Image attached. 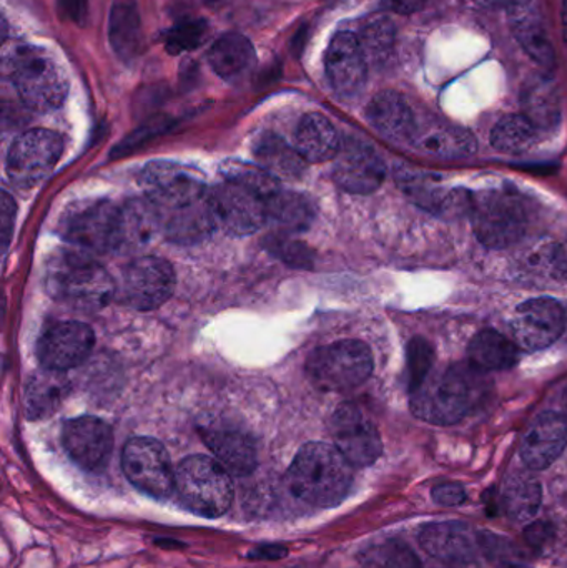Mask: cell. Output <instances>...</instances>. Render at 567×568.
Instances as JSON below:
<instances>
[{"mask_svg": "<svg viewBox=\"0 0 567 568\" xmlns=\"http://www.w3.org/2000/svg\"><path fill=\"white\" fill-rule=\"evenodd\" d=\"M146 202L170 242L195 245L216 229L212 190L199 173L175 163H152L142 173Z\"/></svg>", "mask_w": 567, "mask_h": 568, "instance_id": "1", "label": "cell"}, {"mask_svg": "<svg viewBox=\"0 0 567 568\" xmlns=\"http://www.w3.org/2000/svg\"><path fill=\"white\" fill-rule=\"evenodd\" d=\"M279 180L246 163H225L223 180L212 189L216 229L230 236H249L269 222V202L280 192Z\"/></svg>", "mask_w": 567, "mask_h": 568, "instance_id": "2", "label": "cell"}, {"mask_svg": "<svg viewBox=\"0 0 567 568\" xmlns=\"http://www.w3.org/2000/svg\"><path fill=\"white\" fill-rule=\"evenodd\" d=\"M353 484V466L325 443L303 446L286 473V486L296 499L316 507L338 506Z\"/></svg>", "mask_w": 567, "mask_h": 568, "instance_id": "3", "label": "cell"}, {"mask_svg": "<svg viewBox=\"0 0 567 568\" xmlns=\"http://www.w3.org/2000/svg\"><path fill=\"white\" fill-rule=\"evenodd\" d=\"M479 371L453 366L433 371L412 393V410L418 419L435 426H452L472 413L482 396Z\"/></svg>", "mask_w": 567, "mask_h": 568, "instance_id": "4", "label": "cell"}, {"mask_svg": "<svg viewBox=\"0 0 567 568\" xmlns=\"http://www.w3.org/2000/svg\"><path fill=\"white\" fill-rule=\"evenodd\" d=\"M45 287L59 303L82 311H99L115 296L112 276L85 253L62 252L50 258Z\"/></svg>", "mask_w": 567, "mask_h": 568, "instance_id": "5", "label": "cell"}, {"mask_svg": "<svg viewBox=\"0 0 567 568\" xmlns=\"http://www.w3.org/2000/svg\"><path fill=\"white\" fill-rule=\"evenodd\" d=\"M9 67L13 85L27 109L47 113L60 109L65 102L69 80L47 50L19 47L10 55Z\"/></svg>", "mask_w": 567, "mask_h": 568, "instance_id": "6", "label": "cell"}, {"mask_svg": "<svg viewBox=\"0 0 567 568\" xmlns=\"http://www.w3.org/2000/svg\"><path fill=\"white\" fill-rule=\"evenodd\" d=\"M472 225L483 245L506 248L515 245L529 225L528 206L515 189H489L473 195Z\"/></svg>", "mask_w": 567, "mask_h": 568, "instance_id": "7", "label": "cell"}, {"mask_svg": "<svg viewBox=\"0 0 567 568\" xmlns=\"http://www.w3.org/2000/svg\"><path fill=\"white\" fill-rule=\"evenodd\" d=\"M175 490L193 514L216 519L232 507V477L216 459L190 456L175 469Z\"/></svg>", "mask_w": 567, "mask_h": 568, "instance_id": "8", "label": "cell"}, {"mask_svg": "<svg viewBox=\"0 0 567 568\" xmlns=\"http://www.w3.org/2000/svg\"><path fill=\"white\" fill-rule=\"evenodd\" d=\"M310 379L323 390H350L362 386L373 373L372 349L363 341H336L310 356Z\"/></svg>", "mask_w": 567, "mask_h": 568, "instance_id": "9", "label": "cell"}, {"mask_svg": "<svg viewBox=\"0 0 567 568\" xmlns=\"http://www.w3.org/2000/svg\"><path fill=\"white\" fill-rule=\"evenodd\" d=\"M65 242L90 253H107L122 246V206L92 200L72 206L60 220Z\"/></svg>", "mask_w": 567, "mask_h": 568, "instance_id": "10", "label": "cell"}, {"mask_svg": "<svg viewBox=\"0 0 567 568\" xmlns=\"http://www.w3.org/2000/svg\"><path fill=\"white\" fill-rule=\"evenodd\" d=\"M126 479L153 499H169L175 490V470L165 446L153 437H133L123 447Z\"/></svg>", "mask_w": 567, "mask_h": 568, "instance_id": "11", "label": "cell"}, {"mask_svg": "<svg viewBox=\"0 0 567 568\" xmlns=\"http://www.w3.org/2000/svg\"><path fill=\"white\" fill-rule=\"evenodd\" d=\"M63 153V139L57 132L33 129L22 133L7 155V175L12 185L32 189L47 179Z\"/></svg>", "mask_w": 567, "mask_h": 568, "instance_id": "12", "label": "cell"}, {"mask_svg": "<svg viewBox=\"0 0 567 568\" xmlns=\"http://www.w3.org/2000/svg\"><path fill=\"white\" fill-rule=\"evenodd\" d=\"M175 290V272L166 260L140 256L123 270L120 297L136 311H153L165 304Z\"/></svg>", "mask_w": 567, "mask_h": 568, "instance_id": "13", "label": "cell"}, {"mask_svg": "<svg viewBox=\"0 0 567 568\" xmlns=\"http://www.w3.org/2000/svg\"><path fill=\"white\" fill-rule=\"evenodd\" d=\"M566 311L553 297H535L519 304L509 321L513 341L519 349L541 351L565 334Z\"/></svg>", "mask_w": 567, "mask_h": 568, "instance_id": "14", "label": "cell"}, {"mask_svg": "<svg viewBox=\"0 0 567 568\" xmlns=\"http://www.w3.org/2000/svg\"><path fill=\"white\" fill-rule=\"evenodd\" d=\"M333 446L353 467H368L383 453L382 436L375 424L356 404L343 403L332 417Z\"/></svg>", "mask_w": 567, "mask_h": 568, "instance_id": "15", "label": "cell"}, {"mask_svg": "<svg viewBox=\"0 0 567 568\" xmlns=\"http://www.w3.org/2000/svg\"><path fill=\"white\" fill-rule=\"evenodd\" d=\"M95 346V334L80 321H60L43 331L39 339L40 363L45 369L65 371L82 364Z\"/></svg>", "mask_w": 567, "mask_h": 568, "instance_id": "16", "label": "cell"}, {"mask_svg": "<svg viewBox=\"0 0 567 568\" xmlns=\"http://www.w3.org/2000/svg\"><path fill=\"white\" fill-rule=\"evenodd\" d=\"M62 443L70 459L85 470L107 466L113 450V433L99 417L82 416L67 420Z\"/></svg>", "mask_w": 567, "mask_h": 568, "instance_id": "17", "label": "cell"}, {"mask_svg": "<svg viewBox=\"0 0 567 568\" xmlns=\"http://www.w3.org/2000/svg\"><path fill=\"white\" fill-rule=\"evenodd\" d=\"M325 69L333 90L343 99H352L365 89L368 60L355 33L340 32L333 37L326 50Z\"/></svg>", "mask_w": 567, "mask_h": 568, "instance_id": "18", "label": "cell"}, {"mask_svg": "<svg viewBox=\"0 0 567 568\" xmlns=\"http://www.w3.org/2000/svg\"><path fill=\"white\" fill-rule=\"evenodd\" d=\"M333 179L345 192L369 195L385 182L386 166L375 150L362 143H350L336 156Z\"/></svg>", "mask_w": 567, "mask_h": 568, "instance_id": "19", "label": "cell"}, {"mask_svg": "<svg viewBox=\"0 0 567 568\" xmlns=\"http://www.w3.org/2000/svg\"><path fill=\"white\" fill-rule=\"evenodd\" d=\"M567 446V423L558 413H543L535 417L523 437V463L531 470H545L556 463Z\"/></svg>", "mask_w": 567, "mask_h": 568, "instance_id": "20", "label": "cell"}, {"mask_svg": "<svg viewBox=\"0 0 567 568\" xmlns=\"http://www.w3.org/2000/svg\"><path fill=\"white\" fill-rule=\"evenodd\" d=\"M419 544L435 559L466 564L475 557L476 539L472 527L463 523H438L423 527Z\"/></svg>", "mask_w": 567, "mask_h": 568, "instance_id": "21", "label": "cell"}, {"mask_svg": "<svg viewBox=\"0 0 567 568\" xmlns=\"http://www.w3.org/2000/svg\"><path fill=\"white\" fill-rule=\"evenodd\" d=\"M366 116L369 123L388 140L405 142V140H413L415 135V115L402 93L393 90L379 92L369 102Z\"/></svg>", "mask_w": 567, "mask_h": 568, "instance_id": "22", "label": "cell"}, {"mask_svg": "<svg viewBox=\"0 0 567 568\" xmlns=\"http://www.w3.org/2000/svg\"><path fill=\"white\" fill-rule=\"evenodd\" d=\"M70 393V383L62 371H39L26 384L23 407L30 420H42L59 410Z\"/></svg>", "mask_w": 567, "mask_h": 568, "instance_id": "23", "label": "cell"}, {"mask_svg": "<svg viewBox=\"0 0 567 568\" xmlns=\"http://www.w3.org/2000/svg\"><path fill=\"white\" fill-rule=\"evenodd\" d=\"M203 439L215 459L235 476H249L256 467V449L246 434L232 429L203 430Z\"/></svg>", "mask_w": 567, "mask_h": 568, "instance_id": "24", "label": "cell"}, {"mask_svg": "<svg viewBox=\"0 0 567 568\" xmlns=\"http://www.w3.org/2000/svg\"><path fill=\"white\" fill-rule=\"evenodd\" d=\"M295 149L306 163H322L338 156L342 142L335 126L326 116L308 113L296 129Z\"/></svg>", "mask_w": 567, "mask_h": 568, "instance_id": "25", "label": "cell"}, {"mask_svg": "<svg viewBox=\"0 0 567 568\" xmlns=\"http://www.w3.org/2000/svg\"><path fill=\"white\" fill-rule=\"evenodd\" d=\"M109 40L123 62H132L142 50V22L136 0H113L109 17Z\"/></svg>", "mask_w": 567, "mask_h": 568, "instance_id": "26", "label": "cell"}, {"mask_svg": "<svg viewBox=\"0 0 567 568\" xmlns=\"http://www.w3.org/2000/svg\"><path fill=\"white\" fill-rule=\"evenodd\" d=\"M256 165L265 170L275 180H300L305 175L306 162L295 146L286 143L282 136L265 133L255 143Z\"/></svg>", "mask_w": 567, "mask_h": 568, "instance_id": "27", "label": "cell"}, {"mask_svg": "<svg viewBox=\"0 0 567 568\" xmlns=\"http://www.w3.org/2000/svg\"><path fill=\"white\" fill-rule=\"evenodd\" d=\"M412 142L426 155L445 160L468 159L478 149L475 136L468 130L453 125L429 126L425 132H415Z\"/></svg>", "mask_w": 567, "mask_h": 568, "instance_id": "28", "label": "cell"}, {"mask_svg": "<svg viewBox=\"0 0 567 568\" xmlns=\"http://www.w3.org/2000/svg\"><path fill=\"white\" fill-rule=\"evenodd\" d=\"M469 366L479 373L512 369L519 359V346L498 331L486 329L473 337L468 347Z\"/></svg>", "mask_w": 567, "mask_h": 568, "instance_id": "29", "label": "cell"}, {"mask_svg": "<svg viewBox=\"0 0 567 568\" xmlns=\"http://www.w3.org/2000/svg\"><path fill=\"white\" fill-rule=\"evenodd\" d=\"M209 62L216 75L222 79H240L255 67L256 53L245 36L226 33L213 43L209 52Z\"/></svg>", "mask_w": 567, "mask_h": 568, "instance_id": "30", "label": "cell"}, {"mask_svg": "<svg viewBox=\"0 0 567 568\" xmlns=\"http://www.w3.org/2000/svg\"><path fill=\"white\" fill-rule=\"evenodd\" d=\"M541 484L531 474L518 473L506 480L503 489V506L509 519L529 523L538 516L541 507Z\"/></svg>", "mask_w": 567, "mask_h": 568, "instance_id": "31", "label": "cell"}, {"mask_svg": "<svg viewBox=\"0 0 567 568\" xmlns=\"http://www.w3.org/2000/svg\"><path fill=\"white\" fill-rule=\"evenodd\" d=\"M528 7L529 6L513 10V12H515L513 32H515L516 39L522 43L525 52L528 53L536 63L551 69L556 62L555 49H553L551 40H549L548 32H546L541 20H539L536 13L528 12Z\"/></svg>", "mask_w": 567, "mask_h": 568, "instance_id": "32", "label": "cell"}, {"mask_svg": "<svg viewBox=\"0 0 567 568\" xmlns=\"http://www.w3.org/2000/svg\"><path fill=\"white\" fill-rule=\"evenodd\" d=\"M160 232L155 213L145 200H133L122 205V246L120 250H136Z\"/></svg>", "mask_w": 567, "mask_h": 568, "instance_id": "33", "label": "cell"}, {"mask_svg": "<svg viewBox=\"0 0 567 568\" xmlns=\"http://www.w3.org/2000/svg\"><path fill=\"white\" fill-rule=\"evenodd\" d=\"M315 210L308 199L298 193L276 192L269 202V222L290 232H303L312 225Z\"/></svg>", "mask_w": 567, "mask_h": 568, "instance_id": "34", "label": "cell"}, {"mask_svg": "<svg viewBox=\"0 0 567 568\" xmlns=\"http://www.w3.org/2000/svg\"><path fill=\"white\" fill-rule=\"evenodd\" d=\"M538 139V129L526 115H508L496 123L492 145L503 153L528 152Z\"/></svg>", "mask_w": 567, "mask_h": 568, "instance_id": "35", "label": "cell"}, {"mask_svg": "<svg viewBox=\"0 0 567 568\" xmlns=\"http://www.w3.org/2000/svg\"><path fill=\"white\" fill-rule=\"evenodd\" d=\"M396 30L392 20L386 17H376L369 20L360 33V43L369 63H383L388 59L395 45Z\"/></svg>", "mask_w": 567, "mask_h": 568, "instance_id": "36", "label": "cell"}, {"mask_svg": "<svg viewBox=\"0 0 567 568\" xmlns=\"http://www.w3.org/2000/svg\"><path fill=\"white\" fill-rule=\"evenodd\" d=\"M525 115L535 123L536 129H551L559 120V102L555 90L538 87L525 99Z\"/></svg>", "mask_w": 567, "mask_h": 568, "instance_id": "37", "label": "cell"}, {"mask_svg": "<svg viewBox=\"0 0 567 568\" xmlns=\"http://www.w3.org/2000/svg\"><path fill=\"white\" fill-rule=\"evenodd\" d=\"M209 36V23L206 20H185L179 23L175 29L170 30L166 36V50L173 55H179L182 52H190L205 42Z\"/></svg>", "mask_w": 567, "mask_h": 568, "instance_id": "38", "label": "cell"}, {"mask_svg": "<svg viewBox=\"0 0 567 568\" xmlns=\"http://www.w3.org/2000/svg\"><path fill=\"white\" fill-rule=\"evenodd\" d=\"M435 351L425 337H415L408 344L409 393L418 389L432 374Z\"/></svg>", "mask_w": 567, "mask_h": 568, "instance_id": "39", "label": "cell"}, {"mask_svg": "<svg viewBox=\"0 0 567 568\" xmlns=\"http://www.w3.org/2000/svg\"><path fill=\"white\" fill-rule=\"evenodd\" d=\"M433 500L439 506L456 507L462 506L466 500V490L462 484L448 483L433 489Z\"/></svg>", "mask_w": 567, "mask_h": 568, "instance_id": "40", "label": "cell"}, {"mask_svg": "<svg viewBox=\"0 0 567 568\" xmlns=\"http://www.w3.org/2000/svg\"><path fill=\"white\" fill-rule=\"evenodd\" d=\"M63 12L77 26H85L89 19V0H60Z\"/></svg>", "mask_w": 567, "mask_h": 568, "instance_id": "41", "label": "cell"}, {"mask_svg": "<svg viewBox=\"0 0 567 568\" xmlns=\"http://www.w3.org/2000/svg\"><path fill=\"white\" fill-rule=\"evenodd\" d=\"M13 216H16V202L9 193H2V245L9 246L10 233H12Z\"/></svg>", "mask_w": 567, "mask_h": 568, "instance_id": "42", "label": "cell"}, {"mask_svg": "<svg viewBox=\"0 0 567 568\" xmlns=\"http://www.w3.org/2000/svg\"><path fill=\"white\" fill-rule=\"evenodd\" d=\"M551 268L556 280L567 283V240L553 253Z\"/></svg>", "mask_w": 567, "mask_h": 568, "instance_id": "43", "label": "cell"}, {"mask_svg": "<svg viewBox=\"0 0 567 568\" xmlns=\"http://www.w3.org/2000/svg\"><path fill=\"white\" fill-rule=\"evenodd\" d=\"M426 2L428 0H383V6L392 12L409 16L422 10Z\"/></svg>", "mask_w": 567, "mask_h": 568, "instance_id": "44", "label": "cell"}, {"mask_svg": "<svg viewBox=\"0 0 567 568\" xmlns=\"http://www.w3.org/2000/svg\"><path fill=\"white\" fill-rule=\"evenodd\" d=\"M386 568H422L415 554L408 549H399L389 557Z\"/></svg>", "mask_w": 567, "mask_h": 568, "instance_id": "45", "label": "cell"}, {"mask_svg": "<svg viewBox=\"0 0 567 568\" xmlns=\"http://www.w3.org/2000/svg\"><path fill=\"white\" fill-rule=\"evenodd\" d=\"M475 2L483 7H493V9H509L513 12V10L529 6L531 0H475Z\"/></svg>", "mask_w": 567, "mask_h": 568, "instance_id": "46", "label": "cell"}, {"mask_svg": "<svg viewBox=\"0 0 567 568\" xmlns=\"http://www.w3.org/2000/svg\"><path fill=\"white\" fill-rule=\"evenodd\" d=\"M272 552L286 554V549H282V547L275 546L263 547V549L260 550V554H255V557H253V559H273V557L270 556V554Z\"/></svg>", "mask_w": 567, "mask_h": 568, "instance_id": "47", "label": "cell"}, {"mask_svg": "<svg viewBox=\"0 0 567 568\" xmlns=\"http://www.w3.org/2000/svg\"><path fill=\"white\" fill-rule=\"evenodd\" d=\"M563 27H565V40L567 45V0L563 3Z\"/></svg>", "mask_w": 567, "mask_h": 568, "instance_id": "48", "label": "cell"}, {"mask_svg": "<svg viewBox=\"0 0 567 568\" xmlns=\"http://www.w3.org/2000/svg\"><path fill=\"white\" fill-rule=\"evenodd\" d=\"M225 2H226V0H205L206 6H210V7H219Z\"/></svg>", "mask_w": 567, "mask_h": 568, "instance_id": "49", "label": "cell"}, {"mask_svg": "<svg viewBox=\"0 0 567 568\" xmlns=\"http://www.w3.org/2000/svg\"><path fill=\"white\" fill-rule=\"evenodd\" d=\"M563 410H565V414L567 416V389L565 393V397H563Z\"/></svg>", "mask_w": 567, "mask_h": 568, "instance_id": "50", "label": "cell"}, {"mask_svg": "<svg viewBox=\"0 0 567 568\" xmlns=\"http://www.w3.org/2000/svg\"><path fill=\"white\" fill-rule=\"evenodd\" d=\"M499 568H525V567L515 566V564H505V566H502Z\"/></svg>", "mask_w": 567, "mask_h": 568, "instance_id": "51", "label": "cell"}, {"mask_svg": "<svg viewBox=\"0 0 567 568\" xmlns=\"http://www.w3.org/2000/svg\"><path fill=\"white\" fill-rule=\"evenodd\" d=\"M566 327H565V333H566V337H567V307H566Z\"/></svg>", "mask_w": 567, "mask_h": 568, "instance_id": "52", "label": "cell"}]
</instances>
